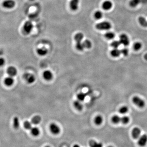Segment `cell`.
Returning <instances> with one entry per match:
<instances>
[{
	"label": "cell",
	"instance_id": "74e56055",
	"mask_svg": "<svg viewBox=\"0 0 147 147\" xmlns=\"http://www.w3.org/2000/svg\"><path fill=\"white\" fill-rule=\"evenodd\" d=\"M6 63L5 60L3 58H0V66H3L5 65Z\"/></svg>",
	"mask_w": 147,
	"mask_h": 147
},
{
	"label": "cell",
	"instance_id": "7bdbcfd3",
	"mask_svg": "<svg viewBox=\"0 0 147 147\" xmlns=\"http://www.w3.org/2000/svg\"></svg>",
	"mask_w": 147,
	"mask_h": 147
},
{
	"label": "cell",
	"instance_id": "5b68a950",
	"mask_svg": "<svg viewBox=\"0 0 147 147\" xmlns=\"http://www.w3.org/2000/svg\"><path fill=\"white\" fill-rule=\"evenodd\" d=\"M23 78L29 84L33 83L36 80L35 76L30 73H26L23 75Z\"/></svg>",
	"mask_w": 147,
	"mask_h": 147
},
{
	"label": "cell",
	"instance_id": "836d02e7",
	"mask_svg": "<svg viewBox=\"0 0 147 147\" xmlns=\"http://www.w3.org/2000/svg\"><path fill=\"white\" fill-rule=\"evenodd\" d=\"M24 126L25 129L27 130H31L32 128V125L30 122L28 121H26L24 123Z\"/></svg>",
	"mask_w": 147,
	"mask_h": 147
},
{
	"label": "cell",
	"instance_id": "1f68e13d",
	"mask_svg": "<svg viewBox=\"0 0 147 147\" xmlns=\"http://www.w3.org/2000/svg\"><path fill=\"white\" fill-rule=\"evenodd\" d=\"M142 47L141 43L140 42H136L134 45V49L136 51L140 50Z\"/></svg>",
	"mask_w": 147,
	"mask_h": 147
},
{
	"label": "cell",
	"instance_id": "e575fe53",
	"mask_svg": "<svg viewBox=\"0 0 147 147\" xmlns=\"http://www.w3.org/2000/svg\"><path fill=\"white\" fill-rule=\"evenodd\" d=\"M121 43L119 41H114L111 44V46L112 47H114V48H117L119 46H120Z\"/></svg>",
	"mask_w": 147,
	"mask_h": 147
},
{
	"label": "cell",
	"instance_id": "ac0fdd59",
	"mask_svg": "<svg viewBox=\"0 0 147 147\" xmlns=\"http://www.w3.org/2000/svg\"><path fill=\"white\" fill-rule=\"evenodd\" d=\"M89 144L90 147H103L102 143L94 140H91L89 142Z\"/></svg>",
	"mask_w": 147,
	"mask_h": 147
},
{
	"label": "cell",
	"instance_id": "83f0119b",
	"mask_svg": "<svg viewBox=\"0 0 147 147\" xmlns=\"http://www.w3.org/2000/svg\"><path fill=\"white\" fill-rule=\"evenodd\" d=\"M85 97H86V95L83 93H79L77 95L78 100L81 102L84 101V100L85 99Z\"/></svg>",
	"mask_w": 147,
	"mask_h": 147
},
{
	"label": "cell",
	"instance_id": "9a60e30c",
	"mask_svg": "<svg viewBox=\"0 0 147 147\" xmlns=\"http://www.w3.org/2000/svg\"><path fill=\"white\" fill-rule=\"evenodd\" d=\"M37 53L39 56H45L47 54L48 51H47V50L46 48L43 47L37 49Z\"/></svg>",
	"mask_w": 147,
	"mask_h": 147
},
{
	"label": "cell",
	"instance_id": "cb8c5ba5",
	"mask_svg": "<svg viewBox=\"0 0 147 147\" xmlns=\"http://www.w3.org/2000/svg\"><path fill=\"white\" fill-rule=\"evenodd\" d=\"M112 121L114 123L117 124L121 122V117L118 115H114L112 118Z\"/></svg>",
	"mask_w": 147,
	"mask_h": 147
},
{
	"label": "cell",
	"instance_id": "484cf974",
	"mask_svg": "<svg viewBox=\"0 0 147 147\" xmlns=\"http://www.w3.org/2000/svg\"><path fill=\"white\" fill-rule=\"evenodd\" d=\"M82 43L84 47L85 48H90L92 47V43L89 40H85Z\"/></svg>",
	"mask_w": 147,
	"mask_h": 147
},
{
	"label": "cell",
	"instance_id": "4316f807",
	"mask_svg": "<svg viewBox=\"0 0 147 147\" xmlns=\"http://www.w3.org/2000/svg\"><path fill=\"white\" fill-rule=\"evenodd\" d=\"M105 37L107 39L111 40L113 39L115 37V34L113 32H108L105 33Z\"/></svg>",
	"mask_w": 147,
	"mask_h": 147
},
{
	"label": "cell",
	"instance_id": "4fadbf2b",
	"mask_svg": "<svg viewBox=\"0 0 147 147\" xmlns=\"http://www.w3.org/2000/svg\"><path fill=\"white\" fill-rule=\"evenodd\" d=\"M112 7V3L109 0H106L104 1L102 4L103 9L105 10H110Z\"/></svg>",
	"mask_w": 147,
	"mask_h": 147
},
{
	"label": "cell",
	"instance_id": "6da1fadb",
	"mask_svg": "<svg viewBox=\"0 0 147 147\" xmlns=\"http://www.w3.org/2000/svg\"><path fill=\"white\" fill-rule=\"evenodd\" d=\"M96 27L100 30H108L112 27V25L109 22L103 21L96 24Z\"/></svg>",
	"mask_w": 147,
	"mask_h": 147
},
{
	"label": "cell",
	"instance_id": "f1b7e54d",
	"mask_svg": "<svg viewBox=\"0 0 147 147\" xmlns=\"http://www.w3.org/2000/svg\"><path fill=\"white\" fill-rule=\"evenodd\" d=\"M94 16L96 19H100L103 17V13L101 11H97L95 12Z\"/></svg>",
	"mask_w": 147,
	"mask_h": 147
},
{
	"label": "cell",
	"instance_id": "d590c367",
	"mask_svg": "<svg viewBox=\"0 0 147 147\" xmlns=\"http://www.w3.org/2000/svg\"><path fill=\"white\" fill-rule=\"evenodd\" d=\"M139 3V0H131L130 5L132 7H136Z\"/></svg>",
	"mask_w": 147,
	"mask_h": 147
},
{
	"label": "cell",
	"instance_id": "44dd1931",
	"mask_svg": "<svg viewBox=\"0 0 147 147\" xmlns=\"http://www.w3.org/2000/svg\"><path fill=\"white\" fill-rule=\"evenodd\" d=\"M139 22L140 24L143 27H147V21L145 18L140 16L139 18Z\"/></svg>",
	"mask_w": 147,
	"mask_h": 147
},
{
	"label": "cell",
	"instance_id": "5bb4252c",
	"mask_svg": "<svg viewBox=\"0 0 147 147\" xmlns=\"http://www.w3.org/2000/svg\"><path fill=\"white\" fill-rule=\"evenodd\" d=\"M4 83L7 86H11L14 84V78L10 76L6 77L4 80Z\"/></svg>",
	"mask_w": 147,
	"mask_h": 147
},
{
	"label": "cell",
	"instance_id": "e0dca14e",
	"mask_svg": "<svg viewBox=\"0 0 147 147\" xmlns=\"http://www.w3.org/2000/svg\"><path fill=\"white\" fill-rule=\"evenodd\" d=\"M74 106L76 109L78 110H81L83 108V105L81 103V101L78 100H77L74 101Z\"/></svg>",
	"mask_w": 147,
	"mask_h": 147
},
{
	"label": "cell",
	"instance_id": "f35d334b",
	"mask_svg": "<svg viewBox=\"0 0 147 147\" xmlns=\"http://www.w3.org/2000/svg\"><path fill=\"white\" fill-rule=\"evenodd\" d=\"M144 58L147 61V54H145L144 56Z\"/></svg>",
	"mask_w": 147,
	"mask_h": 147
},
{
	"label": "cell",
	"instance_id": "60d3db41",
	"mask_svg": "<svg viewBox=\"0 0 147 147\" xmlns=\"http://www.w3.org/2000/svg\"><path fill=\"white\" fill-rule=\"evenodd\" d=\"M108 147H113V146H108Z\"/></svg>",
	"mask_w": 147,
	"mask_h": 147
},
{
	"label": "cell",
	"instance_id": "ab89813d",
	"mask_svg": "<svg viewBox=\"0 0 147 147\" xmlns=\"http://www.w3.org/2000/svg\"><path fill=\"white\" fill-rule=\"evenodd\" d=\"M73 147H80V146L79 145H78L76 144Z\"/></svg>",
	"mask_w": 147,
	"mask_h": 147
},
{
	"label": "cell",
	"instance_id": "30bf717a",
	"mask_svg": "<svg viewBox=\"0 0 147 147\" xmlns=\"http://www.w3.org/2000/svg\"><path fill=\"white\" fill-rule=\"evenodd\" d=\"M79 0H71L70 1V7L72 11H76L78 9Z\"/></svg>",
	"mask_w": 147,
	"mask_h": 147
},
{
	"label": "cell",
	"instance_id": "2e32d148",
	"mask_svg": "<svg viewBox=\"0 0 147 147\" xmlns=\"http://www.w3.org/2000/svg\"><path fill=\"white\" fill-rule=\"evenodd\" d=\"M84 35L81 33H78L74 36V40L77 43L81 42L83 38Z\"/></svg>",
	"mask_w": 147,
	"mask_h": 147
},
{
	"label": "cell",
	"instance_id": "8d00e7d4",
	"mask_svg": "<svg viewBox=\"0 0 147 147\" xmlns=\"http://www.w3.org/2000/svg\"><path fill=\"white\" fill-rule=\"evenodd\" d=\"M121 54H123V55L125 56H127L128 55L129 51L128 49L126 48H124L121 50Z\"/></svg>",
	"mask_w": 147,
	"mask_h": 147
},
{
	"label": "cell",
	"instance_id": "8992f818",
	"mask_svg": "<svg viewBox=\"0 0 147 147\" xmlns=\"http://www.w3.org/2000/svg\"><path fill=\"white\" fill-rule=\"evenodd\" d=\"M51 132L54 134H58L61 131L60 127L55 123H52L50 126Z\"/></svg>",
	"mask_w": 147,
	"mask_h": 147
},
{
	"label": "cell",
	"instance_id": "277c9868",
	"mask_svg": "<svg viewBox=\"0 0 147 147\" xmlns=\"http://www.w3.org/2000/svg\"><path fill=\"white\" fill-rule=\"evenodd\" d=\"M16 6V2L14 0H5L2 3V6L4 8L12 9Z\"/></svg>",
	"mask_w": 147,
	"mask_h": 147
},
{
	"label": "cell",
	"instance_id": "4dcf8cb0",
	"mask_svg": "<svg viewBox=\"0 0 147 147\" xmlns=\"http://www.w3.org/2000/svg\"><path fill=\"white\" fill-rule=\"evenodd\" d=\"M76 48L77 49V50H79L80 51H83L84 49L83 45L82 43H77L76 45Z\"/></svg>",
	"mask_w": 147,
	"mask_h": 147
},
{
	"label": "cell",
	"instance_id": "ba28073f",
	"mask_svg": "<svg viewBox=\"0 0 147 147\" xmlns=\"http://www.w3.org/2000/svg\"><path fill=\"white\" fill-rule=\"evenodd\" d=\"M147 143V135L143 134L140 136L138 141V144L141 147H143L146 146Z\"/></svg>",
	"mask_w": 147,
	"mask_h": 147
},
{
	"label": "cell",
	"instance_id": "ffe728a7",
	"mask_svg": "<svg viewBox=\"0 0 147 147\" xmlns=\"http://www.w3.org/2000/svg\"><path fill=\"white\" fill-rule=\"evenodd\" d=\"M121 52L120 50L117 48H114L110 52V54L112 57H117L120 56Z\"/></svg>",
	"mask_w": 147,
	"mask_h": 147
},
{
	"label": "cell",
	"instance_id": "8fae6325",
	"mask_svg": "<svg viewBox=\"0 0 147 147\" xmlns=\"http://www.w3.org/2000/svg\"><path fill=\"white\" fill-rule=\"evenodd\" d=\"M141 130L139 128L136 127L133 128L132 132V136L134 139H137L140 136Z\"/></svg>",
	"mask_w": 147,
	"mask_h": 147
},
{
	"label": "cell",
	"instance_id": "d6a6232c",
	"mask_svg": "<svg viewBox=\"0 0 147 147\" xmlns=\"http://www.w3.org/2000/svg\"><path fill=\"white\" fill-rule=\"evenodd\" d=\"M130 121V118L128 116H123L121 117V122L123 124H126Z\"/></svg>",
	"mask_w": 147,
	"mask_h": 147
},
{
	"label": "cell",
	"instance_id": "7a4b0ae2",
	"mask_svg": "<svg viewBox=\"0 0 147 147\" xmlns=\"http://www.w3.org/2000/svg\"><path fill=\"white\" fill-rule=\"evenodd\" d=\"M33 27V25L31 21H27L23 25V32L26 34H30L32 30Z\"/></svg>",
	"mask_w": 147,
	"mask_h": 147
},
{
	"label": "cell",
	"instance_id": "b9f144b4",
	"mask_svg": "<svg viewBox=\"0 0 147 147\" xmlns=\"http://www.w3.org/2000/svg\"><path fill=\"white\" fill-rule=\"evenodd\" d=\"M50 147V146H46V147Z\"/></svg>",
	"mask_w": 147,
	"mask_h": 147
},
{
	"label": "cell",
	"instance_id": "9c48e42d",
	"mask_svg": "<svg viewBox=\"0 0 147 147\" xmlns=\"http://www.w3.org/2000/svg\"><path fill=\"white\" fill-rule=\"evenodd\" d=\"M7 73L9 76L13 77L16 75L17 74V70L16 68L14 66H10L7 68Z\"/></svg>",
	"mask_w": 147,
	"mask_h": 147
},
{
	"label": "cell",
	"instance_id": "d6986e66",
	"mask_svg": "<svg viewBox=\"0 0 147 147\" xmlns=\"http://www.w3.org/2000/svg\"><path fill=\"white\" fill-rule=\"evenodd\" d=\"M41 121V116L37 115L34 116L32 119L31 122L34 125H37L40 123Z\"/></svg>",
	"mask_w": 147,
	"mask_h": 147
},
{
	"label": "cell",
	"instance_id": "603a6c76",
	"mask_svg": "<svg viewBox=\"0 0 147 147\" xmlns=\"http://www.w3.org/2000/svg\"><path fill=\"white\" fill-rule=\"evenodd\" d=\"M103 119L101 115H98L95 119V123L97 125H100L103 123Z\"/></svg>",
	"mask_w": 147,
	"mask_h": 147
},
{
	"label": "cell",
	"instance_id": "d4e9b609",
	"mask_svg": "<svg viewBox=\"0 0 147 147\" xmlns=\"http://www.w3.org/2000/svg\"><path fill=\"white\" fill-rule=\"evenodd\" d=\"M19 119L17 117H15L13 119V127L16 129H17L19 128Z\"/></svg>",
	"mask_w": 147,
	"mask_h": 147
},
{
	"label": "cell",
	"instance_id": "52a82bcc",
	"mask_svg": "<svg viewBox=\"0 0 147 147\" xmlns=\"http://www.w3.org/2000/svg\"><path fill=\"white\" fill-rule=\"evenodd\" d=\"M120 43L125 46H128L130 44V41L128 37L126 34H122L120 36Z\"/></svg>",
	"mask_w": 147,
	"mask_h": 147
},
{
	"label": "cell",
	"instance_id": "7402d4cb",
	"mask_svg": "<svg viewBox=\"0 0 147 147\" xmlns=\"http://www.w3.org/2000/svg\"><path fill=\"white\" fill-rule=\"evenodd\" d=\"M31 132L33 136H37L40 134V130L37 127H32L31 129Z\"/></svg>",
	"mask_w": 147,
	"mask_h": 147
},
{
	"label": "cell",
	"instance_id": "3957f363",
	"mask_svg": "<svg viewBox=\"0 0 147 147\" xmlns=\"http://www.w3.org/2000/svg\"><path fill=\"white\" fill-rule=\"evenodd\" d=\"M132 102L134 104L139 108H143L145 105V102L142 99L137 96H135L132 98Z\"/></svg>",
	"mask_w": 147,
	"mask_h": 147
},
{
	"label": "cell",
	"instance_id": "f546056e",
	"mask_svg": "<svg viewBox=\"0 0 147 147\" xmlns=\"http://www.w3.org/2000/svg\"><path fill=\"white\" fill-rule=\"evenodd\" d=\"M128 107H127L126 106H123L120 108V109L119 110V112L121 114H125L126 113L128 112Z\"/></svg>",
	"mask_w": 147,
	"mask_h": 147
},
{
	"label": "cell",
	"instance_id": "7c38bea8",
	"mask_svg": "<svg viewBox=\"0 0 147 147\" xmlns=\"http://www.w3.org/2000/svg\"><path fill=\"white\" fill-rule=\"evenodd\" d=\"M43 77L47 81H50L53 78V74L50 70H46L43 73Z\"/></svg>",
	"mask_w": 147,
	"mask_h": 147
}]
</instances>
